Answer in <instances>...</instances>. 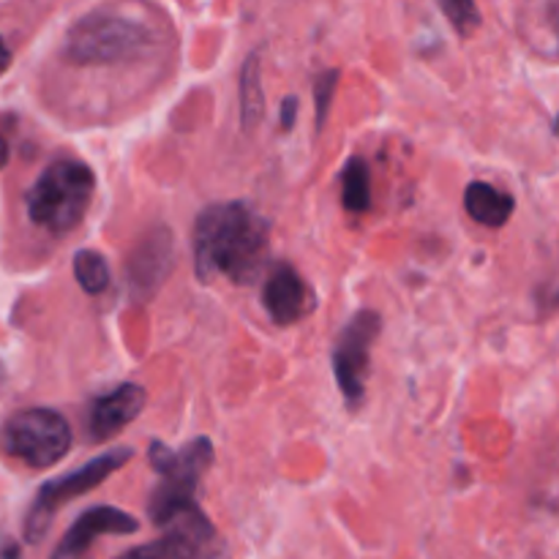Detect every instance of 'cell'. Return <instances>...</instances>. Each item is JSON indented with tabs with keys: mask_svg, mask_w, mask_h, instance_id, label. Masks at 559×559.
<instances>
[{
	"mask_svg": "<svg viewBox=\"0 0 559 559\" xmlns=\"http://www.w3.org/2000/svg\"><path fill=\"white\" fill-rule=\"evenodd\" d=\"M271 227L246 202L207 205L194 222V265L202 282L224 276L233 284L257 282L267 262Z\"/></svg>",
	"mask_w": 559,
	"mask_h": 559,
	"instance_id": "cell-1",
	"label": "cell"
},
{
	"mask_svg": "<svg viewBox=\"0 0 559 559\" xmlns=\"http://www.w3.org/2000/svg\"><path fill=\"white\" fill-rule=\"evenodd\" d=\"M96 178L80 158H55L25 194V211L36 227L66 235L85 218L91 207Z\"/></svg>",
	"mask_w": 559,
	"mask_h": 559,
	"instance_id": "cell-2",
	"label": "cell"
},
{
	"mask_svg": "<svg viewBox=\"0 0 559 559\" xmlns=\"http://www.w3.org/2000/svg\"><path fill=\"white\" fill-rule=\"evenodd\" d=\"M147 462L162 475V484L147 502V516L158 527H167L178 513L197 508V486L213 464V442L207 437H197L180 451H173L156 440L147 448Z\"/></svg>",
	"mask_w": 559,
	"mask_h": 559,
	"instance_id": "cell-3",
	"label": "cell"
},
{
	"mask_svg": "<svg viewBox=\"0 0 559 559\" xmlns=\"http://www.w3.org/2000/svg\"><path fill=\"white\" fill-rule=\"evenodd\" d=\"M151 47V31L129 16L96 11L71 25L66 33V58L80 66L126 63Z\"/></svg>",
	"mask_w": 559,
	"mask_h": 559,
	"instance_id": "cell-4",
	"label": "cell"
},
{
	"mask_svg": "<svg viewBox=\"0 0 559 559\" xmlns=\"http://www.w3.org/2000/svg\"><path fill=\"white\" fill-rule=\"evenodd\" d=\"M134 451L131 448H112V451L102 453V456L91 459L85 467H76L71 473L60 475V478L49 480L38 489L36 500H33L31 511L25 516V540L27 544H38L44 540V535L49 533V524H52L55 513L71 502L74 497L87 495V491L98 489L104 480L109 478L112 473H118L123 464L131 462Z\"/></svg>",
	"mask_w": 559,
	"mask_h": 559,
	"instance_id": "cell-5",
	"label": "cell"
},
{
	"mask_svg": "<svg viewBox=\"0 0 559 559\" xmlns=\"http://www.w3.org/2000/svg\"><path fill=\"white\" fill-rule=\"evenodd\" d=\"M0 445L27 467L47 469L71 451V426L55 409H22L3 424Z\"/></svg>",
	"mask_w": 559,
	"mask_h": 559,
	"instance_id": "cell-6",
	"label": "cell"
},
{
	"mask_svg": "<svg viewBox=\"0 0 559 559\" xmlns=\"http://www.w3.org/2000/svg\"><path fill=\"white\" fill-rule=\"evenodd\" d=\"M382 320L377 311L360 309L353 320L342 328L338 342L333 347V374L349 407H358L366 396V377L371 366V347L380 336Z\"/></svg>",
	"mask_w": 559,
	"mask_h": 559,
	"instance_id": "cell-7",
	"label": "cell"
},
{
	"mask_svg": "<svg viewBox=\"0 0 559 559\" xmlns=\"http://www.w3.org/2000/svg\"><path fill=\"white\" fill-rule=\"evenodd\" d=\"M262 304L276 325L287 328L314 311V293L289 262H276L262 287Z\"/></svg>",
	"mask_w": 559,
	"mask_h": 559,
	"instance_id": "cell-8",
	"label": "cell"
},
{
	"mask_svg": "<svg viewBox=\"0 0 559 559\" xmlns=\"http://www.w3.org/2000/svg\"><path fill=\"white\" fill-rule=\"evenodd\" d=\"M140 530L131 513L120 511L112 506L87 508L80 519L69 527V533L60 538L58 549L52 551V559H85L93 549V540L102 535H134Z\"/></svg>",
	"mask_w": 559,
	"mask_h": 559,
	"instance_id": "cell-9",
	"label": "cell"
},
{
	"mask_svg": "<svg viewBox=\"0 0 559 559\" xmlns=\"http://www.w3.org/2000/svg\"><path fill=\"white\" fill-rule=\"evenodd\" d=\"M173 240L175 238L167 229L156 227L136 243L134 251H131L129 262H126V282H129L136 300L151 298V295L164 284L169 267H173Z\"/></svg>",
	"mask_w": 559,
	"mask_h": 559,
	"instance_id": "cell-10",
	"label": "cell"
},
{
	"mask_svg": "<svg viewBox=\"0 0 559 559\" xmlns=\"http://www.w3.org/2000/svg\"><path fill=\"white\" fill-rule=\"evenodd\" d=\"M162 559H216L218 533L200 506L178 513L156 540Z\"/></svg>",
	"mask_w": 559,
	"mask_h": 559,
	"instance_id": "cell-11",
	"label": "cell"
},
{
	"mask_svg": "<svg viewBox=\"0 0 559 559\" xmlns=\"http://www.w3.org/2000/svg\"><path fill=\"white\" fill-rule=\"evenodd\" d=\"M145 388L134 385V382H123V385L112 388L109 393H102V396L93 399L85 420L91 440L104 442L109 437L120 435L145 409Z\"/></svg>",
	"mask_w": 559,
	"mask_h": 559,
	"instance_id": "cell-12",
	"label": "cell"
},
{
	"mask_svg": "<svg viewBox=\"0 0 559 559\" xmlns=\"http://www.w3.org/2000/svg\"><path fill=\"white\" fill-rule=\"evenodd\" d=\"M464 207H467L469 218L484 227H502L508 224V218L513 216L516 211V200L506 191L495 189L491 183L486 180H473L464 191Z\"/></svg>",
	"mask_w": 559,
	"mask_h": 559,
	"instance_id": "cell-13",
	"label": "cell"
},
{
	"mask_svg": "<svg viewBox=\"0 0 559 559\" xmlns=\"http://www.w3.org/2000/svg\"><path fill=\"white\" fill-rule=\"evenodd\" d=\"M265 112V96H262V66L260 55H249L240 69V123L246 131L254 129Z\"/></svg>",
	"mask_w": 559,
	"mask_h": 559,
	"instance_id": "cell-14",
	"label": "cell"
},
{
	"mask_svg": "<svg viewBox=\"0 0 559 559\" xmlns=\"http://www.w3.org/2000/svg\"><path fill=\"white\" fill-rule=\"evenodd\" d=\"M342 202L349 213H366L371 207L369 164L353 156L342 169Z\"/></svg>",
	"mask_w": 559,
	"mask_h": 559,
	"instance_id": "cell-15",
	"label": "cell"
},
{
	"mask_svg": "<svg viewBox=\"0 0 559 559\" xmlns=\"http://www.w3.org/2000/svg\"><path fill=\"white\" fill-rule=\"evenodd\" d=\"M74 276L87 295H102L109 287V265L98 251L82 249L74 254Z\"/></svg>",
	"mask_w": 559,
	"mask_h": 559,
	"instance_id": "cell-16",
	"label": "cell"
},
{
	"mask_svg": "<svg viewBox=\"0 0 559 559\" xmlns=\"http://www.w3.org/2000/svg\"><path fill=\"white\" fill-rule=\"evenodd\" d=\"M440 9L462 36H469V33L480 27L478 5L469 3V0H445V3H440Z\"/></svg>",
	"mask_w": 559,
	"mask_h": 559,
	"instance_id": "cell-17",
	"label": "cell"
},
{
	"mask_svg": "<svg viewBox=\"0 0 559 559\" xmlns=\"http://www.w3.org/2000/svg\"><path fill=\"white\" fill-rule=\"evenodd\" d=\"M336 82H338V71L328 69L317 76L314 82V107H317V131H322L328 120V109H331L333 93H336Z\"/></svg>",
	"mask_w": 559,
	"mask_h": 559,
	"instance_id": "cell-18",
	"label": "cell"
},
{
	"mask_svg": "<svg viewBox=\"0 0 559 559\" xmlns=\"http://www.w3.org/2000/svg\"><path fill=\"white\" fill-rule=\"evenodd\" d=\"M295 120H298V96H287L282 102V115H278V126H282L284 131H289L295 126Z\"/></svg>",
	"mask_w": 559,
	"mask_h": 559,
	"instance_id": "cell-19",
	"label": "cell"
},
{
	"mask_svg": "<svg viewBox=\"0 0 559 559\" xmlns=\"http://www.w3.org/2000/svg\"><path fill=\"white\" fill-rule=\"evenodd\" d=\"M118 559H162V555H158L156 544H147V546H140V549L126 551V555H120Z\"/></svg>",
	"mask_w": 559,
	"mask_h": 559,
	"instance_id": "cell-20",
	"label": "cell"
},
{
	"mask_svg": "<svg viewBox=\"0 0 559 559\" xmlns=\"http://www.w3.org/2000/svg\"><path fill=\"white\" fill-rule=\"evenodd\" d=\"M0 559H22V551H20V546L16 544H3L0 546Z\"/></svg>",
	"mask_w": 559,
	"mask_h": 559,
	"instance_id": "cell-21",
	"label": "cell"
},
{
	"mask_svg": "<svg viewBox=\"0 0 559 559\" xmlns=\"http://www.w3.org/2000/svg\"><path fill=\"white\" fill-rule=\"evenodd\" d=\"M9 158H11V147H9V140H5V136L0 134V169H3L5 164H9Z\"/></svg>",
	"mask_w": 559,
	"mask_h": 559,
	"instance_id": "cell-22",
	"label": "cell"
},
{
	"mask_svg": "<svg viewBox=\"0 0 559 559\" xmlns=\"http://www.w3.org/2000/svg\"><path fill=\"white\" fill-rule=\"evenodd\" d=\"M9 63H11V52H9V47L3 44V38H0V74L9 69Z\"/></svg>",
	"mask_w": 559,
	"mask_h": 559,
	"instance_id": "cell-23",
	"label": "cell"
},
{
	"mask_svg": "<svg viewBox=\"0 0 559 559\" xmlns=\"http://www.w3.org/2000/svg\"><path fill=\"white\" fill-rule=\"evenodd\" d=\"M555 134L559 136V115H557V120H555Z\"/></svg>",
	"mask_w": 559,
	"mask_h": 559,
	"instance_id": "cell-24",
	"label": "cell"
},
{
	"mask_svg": "<svg viewBox=\"0 0 559 559\" xmlns=\"http://www.w3.org/2000/svg\"><path fill=\"white\" fill-rule=\"evenodd\" d=\"M557 36H559V11H557Z\"/></svg>",
	"mask_w": 559,
	"mask_h": 559,
	"instance_id": "cell-25",
	"label": "cell"
}]
</instances>
